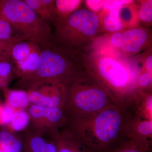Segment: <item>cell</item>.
I'll return each instance as SVG.
<instances>
[{
  "label": "cell",
  "mask_w": 152,
  "mask_h": 152,
  "mask_svg": "<svg viewBox=\"0 0 152 152\" xmlns=\"http://www.w3.org/2000/svg\"><path fill=\"white\" fill-rule=\"evenodd\" d=\"M126 108L114 104L100 111L68 118L66 126L93 152H108L126 139Z\"/></svg>",
  "instance_id": "6da1fadb"
},
{
  "label": "cell",
  "mask_w": 152,
  "mask_h": 152,
  "mask_svg": "<svg viewBox=\"0 0 152 152\" xmlns=\"http://www.w3.org/2000/svg\"><path fill=\"white\" fill-rule=\"evenodd\" d=\"M83 64L86 71L104 88L117 105L126 108L140 93L138 86L140 75L113 58L94 54Z\"/></svg>",
  "instance_id": "7a4b0ae2"
},
{
  "label": "cell",
  "mask_w": 152,
  "mask_h": 152,
  "mask_svg": "<svg viewBox=\"0 0 152 152\" xmlns=\"http://www.w3.org/2000/svg\"><path fill=\"white\" fill-rule=\"evenodd\" d=\"M41 48L39 61L33 73L20 78L19 86L28 90L45 83L68 86L85 72L83 59L71 56L53 43Z\"/></svg>",
  "instance_id": "3957f363"
},
{
  "label": "cell",
  "mask_w": 152,
  "mask_h": 152,
  "mask_svg": "<svg viewBox=\"0 0 152 152\" xmlns=\"http://www.w3.org/2000/svg\"><path fill=\"white\" fill-rule=\"evenodd\" d=\"M100 21L96 14L87 9H78L53 26L52 43L74 56H83L86 47L96 36Z\"/></svg>",
  "instance_id": "277c9868"
},
{
  "label": "cell",
  "mask_w": 152,
  "mask_h": 152,
  "mask_svg": "<svg viewBox=\"0 0 152 152\" xmlns=\"http://www.w3.org/2000/svg\"><path fill=\"white\" fill-rule=\"evenodd\" d=\"M67 88L68 118L94 113L116 104L104 88L86 71Z\"/></svg>",
  "instance_id": "5b68a950"
},
{
  "label": "cell",
  "mask_w": 152,
  "mask_h": 152,
  "mask_svg": "<svg viewBox=\"0 0 152 152\" xmlns=\"http://www.w3.org/2000/svg\"><path fill=\"white\" fill-rule=\"evenodd\" d=\"M0 18L26 40L35 42L41 48L52 44V26L37 16L24 0H0Z\"/></svg>",
  "instance_id": "8992f818"
},
{
  "label": "cell",
  "mask_w": 152,
  "mask_h": 152,
  "mask_svg": "<svg viewBox=\"0 0 152 152\" xmlns=\"http://www.w3.org/2000/svg\"><path fill=\"white\" fill-rule=\"evenodd\" d=\"M31 104L50 108H64L67 99V86L45 83L28 90Z\"/></svg>",
  "instance_id": "52a82bcc"
},
{
  "label": "cell",
  "mask_w": 152,
  "mask_h": 152,
  "mask_svg": "<svg viewBox=\"0 0 152 152\" xmlns=\"http://www.w3.org/2000/svg\"><path fill=\"white\" fill-rule=\"evenodd\" d=\"M28 113L36 131L50 134L66 126L67 114L64 108H50L30 105Z\"/></svg>",
  "instance_id": "ba28073f"
},
{
  "label": "cell",
  "mask_w": 152,
  "mask_h": 152,
  "mask_svg": "<svg viewBox=\"0 0 152 152\" xmlns=\"http://www.w3.org/2000/svg\"><path fill=\"white\" fill-rule=\"evenodd\" d=\"M125 137L147 148H152V119L126 108Z\"/></svg>",
  "instance_id": "9c48e42d"
},
{
  "label": "cell",
  "mask_w": 152,
  "mask_h": 152,
  "mask_svg": "<svg viewBox=\"0 0 152 152\" xmlns=\"http://www.w3.org/2000/svg\"><path fill=\"white\" fill-rule=\"evenodd\" d=\"M49 135L54 141L57 152H93L66 126Z\"/></svg>",
  "instance_id": "30bf717a"
},
{
  "label": "cell",
  "mask_w": 152,
  "mask_h": 152,
  "mask_svg": "<svg viewBox=\"0 0 152 152\" xmlns=\"http://www.w3.org/2000/svg\"><path fill=\"white\" fill-rule=\"evenodd\" d=\"M149 35L146 30L140 28H133L123 33L121 48L127 53H137L147 45Z\"/></svg>",
  "instance_id": "8fae6325"
},
{
  "label": "cell",
  "mask_w": 152,
  "mask_h": 152,
  "mask_svg": "<svg viewBox=\"0 0 152 152\" xmlns=\"http://www.w3.org/2000/svg\"><path fill=\"white\" fill-rule=\"evenodd\" d=\"M49 137L48 140L37 131L28 134L23 142L24 152H57L54 141Z\"/></svg>",
  "instance_id": "7c38bea8"
},
{
  "label": "cell",
  "mask_w": 152,
  "mask_h": 152,
  "mask_svg": "<svg viewBox=\"0 0 152 152\" xmlns=\"http://www.w3.org/2000/svg\"><path fill=\"white\" fill-rule=\"evenodd\" d=\"M24 1L37 16L53 26L57 18L54 0H24Z\"/></svg>",
  "instance_id": "4fadbf2b"
},
{
  "label": "cell",
  "mask_w": 152,
  "mask_h": 152,
  "mask_svg": "<svg viewBox=\"0 0 152 152\" xmlns=\"http://www.w3.org/2000/svg\"><path fill=\"white\" fill-rule=\"evenodd\" d=\"M40 54L41 48L39 47L26 59L18 62L11 63L14 73L20 78L33 73L38 67Z\"/></svg>",
  "instance_id": "5bb4252c"
},
{
  "label": "cell",
  "mask_w": 152,
  "mask_h": 152,
  "mask_svg": "<svg viewBox=\"0 0 152 152\" xmlns=\"http://www.w3.org/2000/svg\"><path fill=\"white\" fill-rule=\"evenodd\" d=\"M39 47V44L31 41L23 40L18 42L14 45L11 50V63L18 62L26 59Z\"/></svg>",
  "instance_id": "9a60e30c"
},
{
  "label": "cell",
  "mask_w": 152,
  "mask_h": 152,
  "mask_svg": "<svg viewBox=\"0 0 152 152\" xmlns=\"http://www.w3.org/2000/svg\"><path fill=\"white\" fill-rule=\"evenodd\" d=\"M6 100L7 104L15 110H25L31 105L27 91L24 90H8Z\"/></svg>",
  "instance_id": "2e32d148"
},
{
  "label": "cell",
  "mask_w": 152,
  "mask_h": 152,
  "mask_svg": "<svg viewBox=\"0 0 152 152\" xmlns=\"http://www.w3.org/2000/svg\"><path fill=\"white\" fill-rule=\"evenodd\" d=\"M122 6L110 10L105 11V13L104 14L101 21L104 28L107 31L115 33L120 31L122 28V25L119 17V11Z\"/></svg>",
  "instance_id": "e0dca14e"
},
{
  "label": "cell",
  "mask_w": 152,
  "mask_h": 152,
  "mask_svg": "<svg viewBox=\"0 0 152 152\" xmlns=\"http://www.w3.org/2000/svg\"><path fill=\"white\" fill-rule=\"evenodd\" d=\"M0 147L7 152H22L23 151V142L7 131L0 132Z\"/></svg>",
  "instance_id": "ac0fdd59"
},
{
  "label": "cell",
  "mask_w": 152,
  "mask_h": 152,
  "mask_svg": "<svg viewBox=\"0 0 152 152\" xmlns=\"http://www.w3.org/2000/svg\"><path fill=\"white\" fill-rule=\"evenodd\" d=\"M81 2V1L78 0L55 1L57 14L56 20L65 18L69 16L75 11L79 9V7Z\"/></svg>",
  "instance_id": "d6986e66"
},
{
  "label": "cell",
  "mask_w": 152,
  "mask_h": 152,
  "mask_svg": "<svg viewBox=\"0 0 152 152\" xmlns=\"http://www.w3.org/2000/svg\"><path fill=\"white\" fill-rule=\"evenodd\" d=\"M0 40L19 42L26 40L5 20L0 18Z\"/></svg>",
  "instance_id": "ffe728a7"
},
{
  "label": "cell",
  "mask_w": 152,
  "mask_h": 152,
  "mask_svg": "<svg viewBox=\"0 0 152 152\" xmlns=\"http://www.w3.org/2000/svg\"><path fill=\"white\" fill-rule=\"evenodd\" d=\"M108 152H152V148H147L132 140L126 138Z\"/></svg>",
  "instance_id": "44dd1931"
},
{
  "label": "cell",
  "mask_w": 152,
  "mask_h": 152,
  "mask_svg": "<svg viewBox=\"0 0 152 152\" xmlns=\"http://www.w3.org/2000/svg\"><path fill=\"white\" fill-rule=\"evenodd\" d=\"M30 121L29 115L24 110H16L10 124L15 131L23 130L28 126Z\"/></svg>",
  "instance_id": "7402d4cb"
},
{
  "label": "cell",
  "mask_w": 152,
  "mask_h": 152,
  "mask_svg": "<svg viewBox=\"0 0 152 152\" xmlns=\"http://www.w3.org/2000/svg\"><path fill=\"white\" fill-rule=\"evenodd\" d=\"M140 19L144 23H151L152 20V1L143 2L138 12Z\"/></svg>",
  "instance_id": "603a6c76"
},
{
  "label": "cell",
  "mask_w": 152,
  "mask_h": 152,
  "mask_svg": "<svg viewBox=\"0 0 152 152\" xmlns=\"http://www.w3.org/2000/svg\"><path fill=\"white\" fill-rule=\"evenodd\" d=\"M152 72H146L139 76L138 86L140 91L151 93L152 88Z\"/></svg>",
  "instance_id": "cb8c5ba5"
},
{
  "label": "cell",
  "mask_w": 152,
  "mask_h": 152,
  "mask_svg": "<svg viewBox=\"0 0 152 152\" xmlns=\"http://www.w3.org/2000/svg\"><path fill=\"white\" fill-rule=\"evenodd\" d=\"M15 111L7 104L0 106V124H10Z\"/></svg>",
  "instance_id": "d4e9b609"
},
{
  "label": "cell",
  "mask_w": 152,
  "mask_h": 152,
  "mask_svg": "<svg viewBox=\"0 0 152 152\" xmlns=\"http://www.w3.org/2000/svg\"><path fill=\"white\" fill-rule=\"evenodd\" d=\"M132 1H128V0L105 1L103 7V9L105 11H109L116 8L120 6L130 4Z\"/></svg>",
  "instance_id": "484cf974"
},
{
  "label": "cell",
  "mask_w": 152,
  "mask_h": 152,
  "mask_svg": "<svg viewBox=\"0 0 152 152\" xmlns=\"http://www.w3.org/2000/svg\"><path fill=\"white\" fill-rule=\"evenodd\" d=\"M17 42L13 41L0 40V56H11L12 48Z\"/></svg>",
  "instance_id": "4316f807"
},
{
  "label": "cell",
  "mask_w": 152,
  "mask_h": 152,
  "mask_svg": "<svg viewBox=\"0 0 152 152\" xmlns=\"http://www.w3.org/2000/svg\"><path fill=\"white\" fill-rule=\"evenodd\" d=\"M105 1H86L87 7L93 12L96 13L101 9L103 8L104 3Z\"/></svg>",
  "instance_id": "83f0119b"
},
{
  "label": "cell",
  "mask_w": 152,
  "mask_h": 152,
  "mask_svg": "<svg viewBox=\"0 0 152 152\" xmlns=\"http://www.w3.org/2000/svg\"><path fill=\"white\" fill-rule=\"evenodd\" d=\"M123 37V33L121 31L114 33L110 39L112 45L116 48H121L122 43Z\"/></svg>",
  "instance_id": "f1b7e54d"
},
{
  "label": "cell",
  "mask_w": 152,
  "mask_h": 152,
  "mask_svg": "<svg viewBox=\"0 0 152 152\" xmlns=\"http://www.w3.org/2000/svg\"><path fill=\"white\" fill-rule=\"evenodd\" d=\"M144 67L146 72H152V56L150 55L145 61Z\"/></svg>",
  "instance_id": "f546056e"
},
{
  "label": "cell",
  "mask_w": 152,
  "mask_h": 152,
  "mask_svg": "<svg viewBox=\"0 0 152 152\" xmlns=\"http://www.w3.org/2000/svg\"><path fill=\"white\" fill-rule=\"evenodd\" d=\"M0 152H7L5 151L1 147H0Z\"/></svg>",
  "instance_id": "4dcf8cb0"
}]
</instances>
